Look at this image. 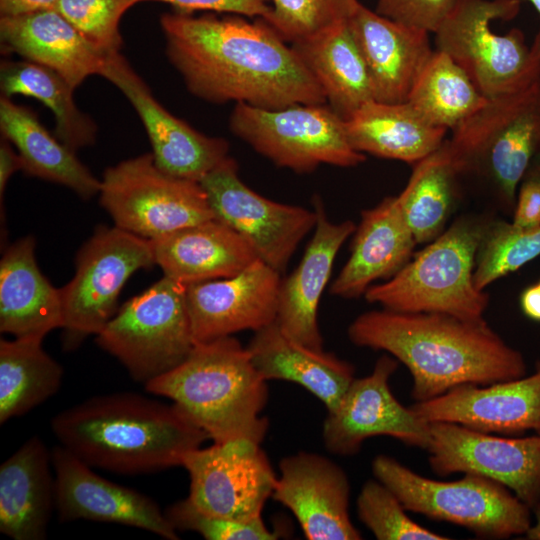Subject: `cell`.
Here are the masks:
<instances>
[{
	"label": "cell",
	"mask_w": 540,
	"mask_h": 540,
	"mask_svg": "<svg viewBox=\"0 0 540 540\" xmlns=\"http://www.w3.org/2000/svg\"><path fill=\"white\" fill-rule=\"evenodd\" d=\"M291 45L326 102L344 120L374 100L366 64L347 22Z\"/></svg>",
	"instance_id": "1f68e13d"
},
{
	"label": "cell",
	"mask_w": 540,
	"mask_h": 540,
	"mask_svg": "<svg viewBox=\"0 0 540 540\" xmlns=\"http://www.w3.org/2000/svg\"><path fill=\"white\" fill-rule=\"evenodd\" d=\"M356 346L389 353L409 370L412 398L426 401L464 385H489L521 378L526 363L485 321L443 313L360 314L348 327Z\"/></svg>",
	"instance_id": "7a4b0ae2"
},
{
	"label": "cell",
	"mask_w": 540,
	"mask_h": 540,
	"mask_svg": "<svg viewBox=\"0 0 540 540\" xmlns=\"http://www.w3.org/2000/svg\"><path fill=\"white\" fill-rule=\"evenodd\" d=\"M459 175L485 177L503 204L514 209L518 187L540 150V77L487 99L444 142Z\"/></svg>",
	"instance_id": "8992f818"
},
{
	"label": "cell",
	"mask_w": 540,
	"mask_h": 540,
	"mask_svg": "<svg viewBox=\"0 0 540 540\" xmlns=\"http://www.w3.org/2000/svg\"><path fill=\"white\" fill-rule=\"evenodd\" d=\"M252 362L266 380H285L304 387L333 411L355 379L349 362L323 349L289 338L273 322L255 331L248 347Z\"/></svg>",
	"instance_id": "f1b7e54d"
},
{
	"label": "cell",
	"mask_w": 540,
	"mask_h": 540,
	"mask_svg": "<svg viewBox=\"0 0 540 540\" xmlns=\"http://www.w3.org/2000/svg\"><path fill=\"white\" fill-rule=\"evenodd\" d=\"M100 76L113 83L136 110L150 140L155 164L163 172L200 182L229 157L225 139L209 137L167 111L119 52L106 56Z\"/></svg>",
	"instance_id": "e0dca14e"
},
{
	"label": "cell",
	"mask_w": 540,
	"mask_h": 540,
	"mask_svg": "<svg viewBox=\"0 0 540 540\" xmlns=\"http://www.w3.org/2000/svg\"><path fill=\"white\" fill-rule=\"evenodd\" d=\"M35 245L32 236L20 238L0 260V331L14 338L43 340L63 326L60 288L41 273Z\"/></svg>",
	"instance_id": "484cf974"
},
{
	"label": "cell",
	"mask_w": 540,
	"mask_h": 540,
	"mask_svg": "<svg viewBox=\"0 0 540 540\" xmlns=\"http://www.w3.org/2000/svg\"><path fill=\"white\" fill-rule=\"evenodd\" d=\"M51 452L38 436L0 466V531L13 540H44L55 509Z\"/></svg>",
	"instance_id": "83f0119b"
},
{
	"label": "cell",
	"mask_w": 540,
	"mask_h": 540,
	"mask_svg": "<svg viewBox=\"0 0 540 540\" xmlns=\"http://www.w3.org/2000/svg\"><path fill=\"white\" fill-rule=\"evenodd\" d=\"M265 22L291 44L347 22L359 0H270Z\"/></svg>",
	"instance_id": "74e56055"
},
{
	"label": "cell",
	"mask_w": 540,
	"mask_h": 540,
	"mask_svg": "<svg viewBox=\"0 0 540 540\" xmlns=\"http://www.w3.org/2000/svg\"><path fill=\"white\" fill-rule=\"evenodd\" d=\"M372 471L407 511L456 524L478 538L525 535L532 524L530 507L504 485L481 475L465 473L459 480L437 481L387 455L373 459Z\"/></svg>",
	"instance_id": "52a82bcc"
},
{
	"label": "cell",
	"mask_w": 540,
	"mask_h": 540,
	"mask_svg": "<svg viewBox=\"0 0 540 540\" xmlns=\"http://www.w3.org/2000/svg\"><path fill=\"white\" fill-rule=\"evenodd\" d=\"M360 521L379 540H447L415 521L395 494L380 481L364 483L356 501Z\"/></svg>",
	"instance_id": "f35d334b"
},
{
	"label": "cell",
	"mask_w": 540,
	"mask_h": 540,
	"mask_svg": "<svg viewBox=\"0 0 540 540\" xmlns=\"http://www.w3.org/2000/svg\"><path fill=\"white\" fill-rule=\"evenodd\" d=\"M316 224L313 235L294 271L281 280L276 323L292 340L322 350L318 324L321 296L330 280L335 258L356 229L351 220L335 223L320 198L313 199Z\"/></svg>",
	"instance_id": "7402d4cb"
},
{
	"label": "cell",
	"mask_w": 540,
	"mask_h": 540,
	"mask_svg": "<svg viewBox=\"0 0 540 540\" xmlns=\"http://www.w3.org/2000/svg\"><path fill=\"white\" fill-rule=\"evenodd\" d=\"M279 469L272 497L294 514L307 539H362L350 519V483L339 465L301 451L284 457Z\"/></svg>",
	"instance_id": "44dd1931"
},
{
	"label": "cell",
	"mask_w": 540,
	"mask_h": 540,
	"mask_svg": "<svg viewBox=\"0 0 540 540\" xmlns=\"http://www.w3.org/2000/svg\"><path fill=\"white\" fill-rule=\"evenodd\" d=\"M95 340L135 381L145 385L173 370L196 344L186 285L164 275L126 301Z\"/></svg>",
	"instance_id": "9c48e42d"
},
{
	"label": "cell",
	"mask_w": 540,
	"mask_h": 540,
	"mask_svg": "<svg viewBox=\"0 0 540 540\" xmlns=\"http://www.w3.org/2000/svg\"><path fill=\"white\" fill-rule=\"evenodd\" d=\"M0 129L3 138L16 148L26 175L66 186L83 199L99 193L101 180L81 163L76 152L53 136L32 110L4 95L0 99Z\"/></svg>",
	"instance_id": "4dcf8cb0"
},
{
	"label": "cell",
	"mask_w": 540,
	"mask_h": 540,
	"mask_svg": "<svg viewBox=\"0 0 540 540\" xmlns=\"http://www.w3.org/2000/svg\"><path fill=\"white\" fill-rule=\"evenodd\" d=\"M535 515V524L529 527L525 533L528 540H540V502L532 508Z\"/></svg>",
	"instance_id": "c3c4849f"
},
{
	"label": "cell",
	"mask_w": 540,
	"mask_h": 540,
	"mask_svg": "<svg viewBox=\"0 0 540 540\" xmlns=\"http://www.w3.org/2000/svg\"><path fill=\"white\" fill-rule=\"evenodd\" d=\"M345 131L356 151L411 164L437 151L447 133L426 121L407 102L376 100L345 119Z\"/></svg>",
	"instance_id": "f546056e"
},
{
	"label": "cell",
	"mask_w": 540,
	"mask_h": 540,
	"mask_svg": "<svg viewBox=\"0 0 540 540\" xmlns=\"http://www.w3.org/2000/svg\"><path fill=\"white\" fill-rule=\"evenodd\" d=\"M99 195L115 226L148 240L215 218L200 182L163 172L152 153L107 168Z\"/></svg>",
	"instance_id": "7c38bea8"
},
{
	"label": "cell",
	"mask_w": 540,
	"mask_h": 540,
	"mask_svg": "<svg viewBox=\"0 0 540 540\" xmlns=\"http://www.w3.org/2000/svg\"><path fill=\"white\" fill-rule=\"evenodd\" d=\"M527 1H529L534 6V8L536 9V11L538 12V14L540 16V0H527ZM532 47L537 51V53H538V55L540 57V30L537 33V35L535 36Z\"/></svg>",
	"instance_id": "f907efd6"
},
{
	"label": "cell",
	"mask_w": 540,
	"mask_h": 540,
	"mask_svg": "<svg viewBox=\"0 0 540 540\" xmlns=\"http://www.w3.org/2000/svg\"><path fill=\"white\" fill-rule=\"evenodd\" d=\"M0 40L2 51L54 70L74 89L100 75L107 56L53 8L1 16Z\"/></svg>",
	"instance_id": "d4e9b609"
},
{
	"label": "cell",
	"mask_w": 540,
	"mask_h": 540,
	"mask_svg": "<svg viewBox=\"0 0 540 540\" xmlns=\"http://www.w3.org/2000/svg\"><path fill=\"white\" fill-rule=\"evenodd\" d=\"M522 0H457L435 34L436 49L460 65L487 98L522 88L540 77V57L520 29L498 34L496 20L510 21Z\"/></svg>",
	"instance_id": "ba28073f"
},
{
	"label": "cell",
	"mask_w": 540,
	"mask_h": 540,
	"mask_svg": "<svg viewBox=\"0 0 540 540\" xmlns=\"http://www.w3.org/2000/svg\"><path fill=\"white\" fill-rule=\"evenodd\" d=\"M229 126L259 154L296 173H310L322 164L354 167L366 160L350 145L345 120L324 104L262 109L239 102Z\"/></svg>",
	"instance_id": "8fae6325"
},
{
	"label": "cell",
	"mask_w": 540,
	"mask_h": 540,
	"mask_svg": "<svg viewBox=\"0 0 540 540\" xmlns=\"http://www.w3.org/2000/svg\"><path fill=\"white\" fill-rule=\"evenodd\" d=\"M512 224L524 230L540 227V182L524 178L517 190Z\"/></svg>",
	"instance_id": "ee69618b"
},
{
	"label": "cell",
	"mask_w": 540,
	"mask_h": 540,
	"mask_svg": "<svg viewBox=\"0 0 540 540\" xmlns=\"http://www.w3.org/2000/svg\"><path fill=\"white\" fill-rule=\"evenodd\" d=\"M160 24L170 62L200 99L262 109L326 103L292 45L262 19L177 11Z\"/></svg>",
	"instance_id": "6da1fadb"
},
{
	"label": "cell",
	"mask_w": 540,
	"mask_h": 540,
	"mask_svg": "<svg viewBox=\"0 0 540 540\" xmlns=\"http://www.w3.org/2000/svg\"><path fill=\"white\" fill-rule=\"evenodd\" d=\"M188 499L200 511L226 519L262 517L277 477L261 444L250 440L213 443L187 452Z\"/></svg>",
	"instance_id": "5bb4252c"
},
{
	"label": "cell",
	"mask_w": 540,
	"mask_h": 540,
	"mask_svg": "<svg viewBox=\"0 0 540 540\" xmlns=\"http://www.w3.org/2000/svg\"><path fill=\"white\" fill-rule=\"evenodd\" d=\"M458 176L444 143L414 164L411 177L398 197L417 244L431 242L444 231L457 198Z\"/></svg>",
	"instance_id": "d590c367"
},
{
	"label": "cell",
	"mask_w": 540,
	"mask_h": 540,
	"mask_svg": "<svg viewBox=\"0 0 540 540\" xmlns=\"http://www.w3.org/2000/svg\"><path fill=\"white\" fill-rule=\"evenodd\" d=\"M165 515L177 531H194L207 540H274L281 535L278 530H269L262 517L239 521L209 515L188 498L171 504Z\"/></svg>",
	"instance_id": "60d3db41"
},
{
	"label": "cell",
	"mask_w": 540,
	"mask_h": 540,
	"mask_svg": "<svg viewBox=\"0 0 540 540\" xmlns=\"http://www.w3.org/2000/svg\"><path fill=\"white\" fill-rule=\"evenodd\" d=\"M40 339L0 340V423L22 416L57 393L63 369Z\"/></svg>",
	"instance_id": "d6a6232c"
},
{
	"label": "cell",
	"mask_w": 540,
	"mask_h": 540,
	"mask_svg": "<svg viewBox=\"0 0 540 540\" xmlns=\"http://www.w3.org/2000/svg\"><path fill=\"white\" fill-rule=\"evenodd\" d=\"M347 23L366 64L374 100L406 102L433 53L430 33L390 20L362 3Z\"/></svg>",
	"instance_id": "603a6c76"
},
{
	"label": "cell",
	"mask_w": 540,
	"mask_h": 540,
	"mask_svg": "<svg viewBox=\"0 0 540 540\" xmlns=\"http://www.w3.org/2000/svg\"><path fill=\"white\" fill-rule=\"evenodd\" d=\"M457 0H376L375 11L405 26L435 33Z\"/></svg>",
	"instance_id": "b9f144b4"
},
{
	"label": "cell",
	"mask_w": 540,
	"mask_h": 540,
	"mask_svg": "<svg viewBox=\"0 0 540 540\" xmlns=\"http://www.w3.org/2000/svg\"><path fill=\"white\" fill-rule=\"evenodd\" d=\"M58 0H0L1 16L18 15L42 9H51Z\"/></svg>",
	"instance_id": "bcb514c9"
},
{
	"label": "cell",
	"mask_w": 540,
	"mask_h": 540,
	"mask_svg": "<svg viewBox=\"0 0 540 540\" xmlns=\"http://www.w3.org/2000/svg\"><path fill=\"white\" fill-rule=\"evenodd\" d=\"M430 468L439 476L471 473L496 481L532 508L540 502V434L493 436L455 423L430 422Z\"/></svg>",
	"instance_id": "9a60e30c"
},
{
	"label": "cell",
	"mask_w": 540,
	"mask_h": 540,
	"mask_svg": "<svg viewBox=\"0 0 540 540\" xmlns=\"http://www.w3.org/2000/svg\"><path fill=\"white\" fill-rule=\"evenodd\" d=\"M520 308L526 317L540 322V281L521 293Z\"/></svg>",
	"instance_id": "7dc6e473"
},
{
	"label": "cell",
	"mask_w": 540,
	"mask_h": 540,
	"mask_svg": "<svg viewBox=\"0 0 540 540\" xmlns=\"http://www.w3.org/2000/svg\"><path fill=\"white\" fill-rule=\"evenodd\" d=\"M214 217L237 232L258 259L279 272L300 242L314 230L316 213L270 200L248 187L230 156L201 181Z\"/></svg>",
	"instance_id": "4fadbf2b"
},
{
	"label": "cell",
	"mask_w": 540,
	"mask_h": 540,
	"mask_svg": "<svg viewBox=\"0 0 540 540\" xmlns=\"http://www.w3.org/2000/svg\"><path fill=\"white\" fill-rule=\"evenodd\" d=\"M151 242L155 264L184 285L234 276L258 259L237 232L216 218Z\"/></svg>",
	"instance_id": "4316f807"
},
{
	"label": "cell",
	"mask_w": 540,
	"mask_h": 540,
	"mask_svg": "<svg viewBox=\"0 0 540 540\" xmlns=\"http://www.w3.org/2000/svg\"><path fill=\"white\" fill-rule=\"evenodd\" d=\"M524 178L540 182V150L533 157Z\"/></svg>",
	"instance_id": "681fc988"
},
{
	"label": "cell",
	"mask_w": 540,
	"mask_h": 540,
	"mask_svg": "<svg viewBox=\"0 0 540 540\" xmlns=\"http://www.w3.org/2000/svg\"><path fill=\"white\" fill-rule=\"evenodd\" d=\"M55 509L61 522L89 520L146 530L178 540L177 530L150 497L97 475L63 446L51 451Z\"/></svg>",
	"instance_id": "ac0fdd59"
},
{
	"label": "cell",
	"mask_w": 540,
	"mask_h": 540,
	"mask_svg": "<svg viewBox=\"0 0 540 540\" xmlns=\"http://www.w3.org/2000/svg\"><path fill=\"white\" fill-rule=\"evenodd\" d=\"M60 445L91 467L146 474L181 466L209 438L175 404L132 392L94 396L56 414Z\"/></svg>",
	"instance_id": "3957f363"
},
{
	"label": "cell",
	"mask_w": 540,
	"mask_h": 540,
	"mask_svg": "<svg viewBox=\"0 0 540 540\" xmlns=\"http://www.w3.org/2000/svg\"><path fill=\"white\" fill-rule=\"evenodd\" d=\"M154 264L151 240L117 226H98L77 252L73 278L60 288L63 349L73 351L96 336L118 310L129 277Z\"/></svg>",
	"instance_id": "30bf717a"
},
{
	"label": "cell",
	"mask_w": 540,
	"mask_h": 540,
	"mask_svg": "<svg viewBox=\"0 0 540 540\" xmlns=\"http://www.w3.org/2000/svg\"><path fill=\"white\" fill-rule=\"evenodd\" d=\"M0 87L4 96L33 97L47 106L55 117V136L72 151L94 143V121L75 104V89L54 70L27 60L3 61Z\"/></svg>",
	"instance_id": "836d02e7"
},
{
	"label": "cell",
	"mask_w": 540,
	"mask_h": 540,
	"mask_svg": "<svg viewBox=\"0 0 540 540\" xmlns=\"http://www.w3.org/2000/svg\"><path fill=\"white\" fill-rule=\"evenodd\" d=\"M410 408L428 423L449 422L506 436L527 431L540 434V361L529 376L489 385H460Z\"/></svg>",
	"instance_id": "ffe728a7"
},
{
	"label": "cell",
	"mask_w": 540,
	"mask_h": 540,
	"mask_svg": "<svg viewBox=\"0 0 540 540\" xmlns=\"http://www.w3.org/2000/svg\"><path fill=\"white\" fill-rule=\"evenodd\" d=\"M280 283V273L257 259L234 276L186 285L195 342L255 332L275 322Z\"/></svg>",
	"instance_id": "d6986e66"
},
{
	"label": "cell",
	"mask_w": 540,
	"mask_h": 540,
	"mask_svg": "<svg viewBox=\"0 0 540 540\" xmlns=\"http://www.w3.org/2000/svg\"><path fill=\"white\" fill-rule=\"evenodd\" d=\"M487 101L448 54L435 50L417 77L406 102L430 124L454 130Z\"/></svg>",
	"instance_id": "e575fe53"
},
{
	"label": "cell",
	"mask_w": 540,
	"mask_h": 540,
	"mask_svg": "<svg viewBox=\"0 0 540 540\" xmlns=\"http://www.w3.org/2000/svg\"><path fill=\"white\" fill-rule=\"evenodd\" d=\"M145 389L172 400L214 443L261 444L267 433L269 422L261 417L268 400L267 381L247 347L232 336L196 343L180 365Z\"/></svg>",
	"instance_id": "277c9868"
},
{
	"label": "cell",
	"mask_w": 540,
	"mask_h": 540,
	"mask_svg": "<svg viewBox=\"0 0 540 540\" xmlns=\"http://www.w3.org/2000/svg\"><path fill=\"white\" fill-rule=\"evenodd\" d=\"M138 0H58L53 9L105 54L119 52V23Z\"/></svg>",
	"instance_id": "ab89813d"
},
{
	"label": "cell",
	"mask_w": 540,
	"mask_h": 540,
	"mask_svg": "<svg viewBox=\"0 0 540 540\" xmlns=\"http://www.w3.org/2000/svg\"><path fill=\"white\" fill-rule=\"evenodd\" d=\"M540 255V227L519 229L511 222L487 220L475 259L473 281L484 290Z\"/></svg>",
	"instance_id": "8d00e7d4"
},
{
	"label": "cell",
	"mask_w": 540,
	"mask_h": 540,
	"mask_svg": "<svg viewBox=\"0 0 540 540\" xmlns=\"http://www.w3.org/2000/svg\"><path fill=\"white\" fill-rule=\"evenodd\" d=\"M486 222L471 215L458 218L392 278L369 287L364 298L396 312L484 319L489 296L476 288L473 274Z\"/></svg>",
	"instance_id": "5b68a950"
},
{
	"label": "cell",
	"mask_w": 540,
	"mask_h": 540,
	"mask_svg": "<svg viewBox=\"0 0 540 540\" xmlns=\"http://www.w3.org/2000/svg\"><path fill=\"white\" fill-rule=\"evenodd\" d=\"M22 170L21 158L12 144L3 138L0 143V203L1 213L3 209V197L10 177L17 171Z\"/></svg>",
	"instance_id": "f6af8a7d"
},
{
	"label": "cell",
	"mask_w": 540,
	"mask_h": 540,
	"mask_svg": "<svg viewBox=\"0 0 540 540\" xmlns=\"http://www.w3.org/2000/svg\"><path fill=\"white\" fill-rule=\"evenodd\" d=\"M394 357L382 355L373 371L355 378L338 406L323 424L327 450L341 456L359 452L365 440L373 436L393 437L406 445L427 449L429 423L420 419L393 395L389 380L397 370Z\"/></svg>",
	"instance_id": "2e32d148"
},
{
	"label": "cell",
	"mask_w": 540,
	"mask_h": 540,
	"mask_svg": "<svg viewBox=\"0 0 540 540\" xmlns=\"http://www.w3.org/2000/svg\"><path fill=\"white\" fill-rule=\"evenodd\" d=\"M158 1L170 4L178 12L189 13L193 11H211L221 13H231L247 18L267 20L272 7L270 0H138Z\"/></svg>",
	"instance_id": "7bdbcfd3"
},
{
	"label": "cell",
	"mask_w": 540,
	"mask_h": 540,
	"mask_svg": "<svg viewBox=\"0 0 540 540\" xmlns=\"http://www.w3.org/2000/svg\"><path fill=\"white\" fill-rule=\"evenodd\" d=\"M353 238L350 256L329 290L346 299L364 296L375 281L392 278L412 258L417 245L398 196L362 211Z\"/></svg>",
	"instance_id": "cb8c5ba5"
}]
</instances>
